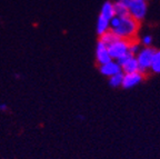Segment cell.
<instances>
[{
    "instance_id": "obj_17",
    "label": "cell",
    "mask_w": 160,
    "mask_h": 159,
    "mask_svg": "<svg viewBox=\"0 0 160 159\" xmlns=\"http://www.w3.org/2000/svg\"><path fill=\"white\" fill-rule=\"evenodd\" d=\"M0 110L6 111V110H7V105H6V104H0Z\"/></svg>"
},
{
    "instance_id": "obj_13",
    "label": "cell",
    "mask_w": 160,
    "mask_h": 159,
    "mask_svg": "<svg viewBox=\"0 0 160 159\" xmlns=\"http://www.w3.org/2000/svg\"><path fill=\"white\" fill-rule=\"evenodd\" d=\"M149 70H151L155 74H160V50H156Z\"/></svg>"
},
{
    "instance_id": "obj_15",
    "label": "cell",
    "mask_w": 160,
    "mask_h": 159,
    "mask_svg": "<svg viewBox=\"0 0 160 159\" xmlns=\"http://www.w3.org/2000/svg\"><path fill=\"white\" fill-rule=\"evenodd\" d=\"M139 50H140V46L136 40L129 42V49H128V52H129L130 55L133 56V57H136L137 54L139 52Z\"/></svg>"
},
{
    "instance_id": "obj_9",
    "label": "cell",
    "mask_w": 160,
    "mask_h": 159,
    "mask_svg": "<svg viewBox=\"0 0 160 159\" xmlns=\"http://www.w3.org/2000/svg\"><path fill=\"white\" fill-rule=\"evenodd\" d=\"M121 71L123 74H131V72L139 71V65H138V61L136 59V57L131 56L123 65H121Z\"/></svg>"
},
{
    "instance_id": "obj_6",
    "label": "cell",
    "mask_w": 160,
    "mask_h": 159,
    "mask_svg": "<svg viewBox=\"0 0 160 159\" xmlns=\"http://www.w3.org/2000/svg\"><path fill=\"white\" fill-rule=\"evenodd\" d=\"M96 58H97V62L100 66L105 65V64H107V62L112 60L109 55L107 46H106L105 44H102L100 40L98 41L97 47H96Z\"/></svg>"
},
{
    "instance_id": "obj_7",
    "label": "cell",
    "mask_w": 160,
    "mask_h": 159,
    "mask_svg": "<svg viewBox=\"0 0 160 159\" xmlns=\"http://www.w3.org/2000/svg\"><path fill=\"white\" fill-rule=\"evenodd\" d=\"M100 72L106 77H111V76L122 71H121V67H120L119 64L116 60H111V61L107 62L105 65L100 66Z\"/></svg>"
},
{
    "instance_id": "obj_12",
    "label": "cell",
    "mask_w": 160,
    "mask_h": 159,
    "mask_svg": "<svg viewBox=\"0 0 160 159\" xmlns=\"http://www.w3.org/2000/svg\"><path fill=\"white\" fill-rule=\"evenodd\" d=\"M117 39H119V38L115 35V33H113L112 30H108L107 33H105L103 35L100 36L99 40L102 42V44H105L106 46H109L110 44H112V42L116 41Z\"/></svg>"
},
{
    "instance_id": "obj_4",
    "label": "cell",
    "mask_w": 160,
    "mask_h": 159,
    "mask_svg": "<svg viewBox=\"0 0 160 159\" xmlns=\"http://www.w3.org/2000/svg\"><path fill=\"white\" fill-rule=\"evenodd\" d=\"M129 42L128 40L123 39H117L116 41H113L112 44H110L109 46H107L109 55L112 60H117L118 58H120L121 56L128 54V49H129Z\"/></svg>"
},
{
    "instance_id": "obj_8",
    "label": "cell",
    "mask_w": 160,
    "mask_h": 159,
    "mask_svg": "<svg viewBox=\"0 0 160 159\" xmlns=\"http://www.w3.org/2000/svg\"><path fill=\"white\" fill-rule=\"evenodd\" d=\"M128 1H129V0H117V1L113 3L115 16L120 17V18L129 16V13H128Z\"/></svg>"
},
{
    "instance_id": "obj_1",
    "label": "cell",
    "mask_w": 160,
    "mask_h": 159,
    "mask_svg": "<svg viewBox=\"0 0 160 159\" xmlns=\"http://www.w3.org/2000/svg\"><path fill=\"white\" fill-rule=\"evenodd\" d=\"M140 23L131 18L130 16L120 18V23L116 29L112 31L119 39L128 40V41H133L137 38L138 30H139Z\"/></svg>"
},
{
    "instance_id": "obj_16",
    "label": "cell",
    "mask_w": 160,
    "mask_h": 159,
    "mask_svg": "<svg viewBox=\"0 0 160 159\" xmlns=\"http://www.w3.org/2000/svg\"><path fill=\"white\" fill-rule=\"evenodd\" d=\"M151 44H152V37H151V36L148 35L142 38V45L145 46V47H150Z\"/></svg>"
},
{
    "instance_id": "obj_11",
    "label": "cell",
    "mask_w": 160,
    "mask_h": 159,
    "mask_svg": "<svg viewBox=\"0 0 160 159\" xmlns=\"http://www.w3.org/2000/svg\"><path fill=\"white\" fill-rule=\"evenodd\" d=\"M108 30H110L109 20L105 19L103 17L99 16V18H98V21H97V33L99 36H101V35H103L105 33H107Z\"/></svg>"
},
{
    "instance_id": "obj_10",
    "label": "cell",
    "mask_w": 160,
    "mask_h": 159,
    "mask_svg": "<svg viewBox=\"0 0 160 159\" xmlns=\"http://www.w3.org/2000/svg\"><path fill=\"white\" fill-rule=\"evenodd\" d=\"M100 16L103 17L105 19L110 20L111 18L115 16V10H113V3L107 1L103 3V6L101 7V11H100Z\"/></svg>"
},
{
    "instance_id": "obj_2",
    "label": "cell",
    "mask_w": 160,
    "mask_h": 159,
    "mask_svg": "<svg viewBox=\"0 0 160 159\" xmlns=\"http://www.w3.org/2000/svg\"><path fill=\"white\" fill-rule=\"evenodd\" d=\"M156 49L151 47H143L142 49H140L139 52L136 56V59L139 65V71L145 75L146 72L150 69V65L152 61V58L155 56Z\"/></svg>"
},
{
    "instance_id": "obj_14",
    "label": "cell",
    "mask_w": 160,
    "mask_h": 159,
    "mask_svg": "<svg viewBox=\"0 0 160 159\" xmlns=\"http://www.w3.org/2000/svg\"><path fill=\"white\" fill-rule=\"evenodd\" d=\"M122 79H123V72L116 74V75L109 77V85L113 88H118L122 85Z\"/></svg>"
},
{
    "instance_id": "obj_5",
    "label": "cell",
    "mask_w": 160,
    "mask_h": 159,
    "mask_svg": "<svg viewBox=\"0 0 160 159\" xmlns=\"http://www.w3.org/2000/svg\"><path fill=\"white\" fill-rule=\"evenodd\" d=\"M143 76L140 71L137 72H131V74H123V79H122V86L125 89H130V88L136 87L137 85L143 80Z\"/></svg>"
},
{
    "instance_id": "obj_3",
    "label": "cell",
    "mask_w": 160,
    "mask_h": 159,
    "mask_svg": "<svg viewBox=\"0 0 160 159\" xmlns=\"http://www.w3.org/2000/svg\"><path fill=\"white\" fill-rule=\"evenodd\" d=\"M128 13L130 17L140 23L147 15V1L146 0H129Z\"/></svg>"
}]
</instances>
